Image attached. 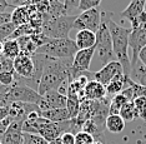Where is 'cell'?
Segmentation results:
<instances>
[{
	"mask_svg": "<svg viewBox=\"0 0 146 144\" xmlns=\"http://www.w3.org/2000/svg\"><path fill=\"white\" fill-rule=\"evenodd\" d=\"M18 26L14 25L13 23H6L4 25H0V42H6V40H9L11 38L13 33L16 30Z\"/></svg>",
	"mask_w": 146,
	"mask_h": 144,
	"instance_id": "26",
	"label": "cell"
},
{
	"mask_svg": "<svg viewBox=\"0 0 146 144\" xmlns=\"http://www.w3.org/2000/svg\"><path fill=\"white\" fill-rule=\"evenodd\" d=\"M139 60L146 66V46H144V48L141 49L140 54H139Z\"/></svg>",
	"mask_w": 146,
	"mask_h": 144,
	"instance_id": "40",
	"label": "cell"
},
{
	"mask_svg": "<svg viewBox=\"0 0 146 144\" xmlns=\"http://www.w3.org/2000/svg\"><path fill=\"white\" fill-rule=\"evenodd\" d=\"M3 55V42H0V56Z\"/></svg>",
	"mask_w": 146,
	"mask_h": 144,
	"instance_id": "42",
	"label": "cell"
},
{
	"mask_svg": "<svg viewBox=\"0 0 146 144\" xmlns=\"http://www.w3.org/2000/svg\"><path fill=\"white\" fill-rule=\"evenodd\" d=\"M129 78H130V76H125L124 74L116 75L115 78L105 86L106 88V94H109V95L120 94L122 90L126 89L129 86V82H127Z\"/></svg>",
	"mask_w": 146,
	"mask_h": 144,
	"instance_id": "17",
	"label": "cell"
},
{
	"mask_svg": "<svg viewBox=\"0 0 146 144\" xmlns=\"http://www.w3.org/2000/svg\"><path fill=\"white\" fill-rule=\"evenodd\" d=\"M9 3V5L13 6V8H19V6H24L28 4V0H6Z\"/></svg>",
	"mask_w": 146,
	"mask_h": 144,
	"instance_id": "38",
	"label": "cell"
},
{
	"mask_svg": "<svg viewBox=\"0 0 146 144\" xmlns=\"http://www.w3.org/2000/svg\"><path fill=\"white\" fill-rule=\"evenodd\" d=\"M141 25H146V10H145V11H142L141 14L136 18L135 23L131 25V29L139 28V26H141Z\"/></svg>",
	"mask_w": 146,
	"mask_h": 144,
	"instance_id": "35",
	"label": "cell"
},
{
	"mask_svg": "<svg viewBox=\"0 0 146 144\" xmlns=\"http://www.w3.org/2000/svg\"><path fill=\"white\" fill-rule=\"evenodd\" d=\"M72 62H74V58L54 59L46 56L44 72H42L40 84H39V94L42 96L50 90H58L66 83L70 84L74 79Z\"/></svg>",
	"mask_w": 146,
	"mask_h": 144,
	"instance_id": "1",
	"label": "cell"
},
{
	"mask_svg": "<svg viewBox=\"0 0 146 144\" xmlns=\"http://www.w3.org/2000/svg\"><path fill=\"white\" fill-rule=\"evenodd\" d=\"M19 54H20V46L16 39H9L3 43V55L5 58L14 60Z\"/></svg>",
	"mask_w": 146,
	"mask_h": 144,
	"instance_id": "22",
	"label": "cell"
},
{
	"mask_svg": "<svg viewBox=\"0 0 146 144\" xmlns=\"http://www.w3.org/2000/svg\"><path fill=\"white\" fill-rule=\"evenodd\" d=\"M105 128L112 134H119L125 129V120L119 114H109L105 122Z\"/></svg>",
	"mask_w": 146,
	"mask_h": 144,
	"instance_id": "21",
	"label": "cell"
},
{
	"mask_svg": "<svg viewBox=\"0 0 146 144\" xmlns=\"http://www.w3.org/2000/svg\"><path fill=\"white\" fill-rule=\"evenodd\" d=\"M29 16H30V8L29 5L15 8L11 13V23L16 26L24 24H29Z\"/></svg>",
	"mask_w": 146,
	"mask_h": 144,
	"instance_id": "19",
	"label": "cell"
},
{
	"mask_svg": "<svg viewBox=\"0 0 146 144\" xmlns=\"http://www.w3.org/2000/svg\"><path fill=\"white\" fill-rule=\"evenodd\" d=\"M130 79L132 82L137 83L146 88V66L142 64L140 60L131 65V73H130Z\"/></svg>",
	"mask_w": 146,
	"mask_h": 144,
	"instance_id": "20",
	"label": "cell"
},
{
	"mask_svg": "<svg viewBox=\"0 0 146 144\" xmlns=\"http://www.w3.org/2000/svg\"><path fill=\"white\" fill-rule=\"evenodd\" d=\"M9 89H10V86L0 85V106L1 108H8L11 104L9 100Z\"/></svg>",
	"mask_w": 146,
	"mask_h": 144,
	"instance_id": "33",
	"label": "cell"
},
{
	"mask_svg": "<svg viewBox=\"0 0 146 144\" xmlns=\"http://www.w3.org/2000/svg\"><path fill=\"white\" fill-rule=\"evenodd\" d=\"M15 83V72H4L0 73V85L11 86Z\"/></svg>",
	"mask_w": 146,
	"mask_h": 144,
	"instance_id": "30",
	"label": "cell"
},
{
	"mask_svg": "<svg viewBox=\"0 0 146 144\" xmlns=\"http://www.w3.org/2000/svg\"><path fill=\"white\" fill-rule=\"evenodd\" d=\"M75 19L76 15H64L54 19L44 16L41 33L50 39H66L69 38L71 29H74Z\"/></svg>",
	"mask_w": 146,
	"mask_h": 144,
	"instance_id": "5",
	"label": "cell"
},
{
	"mask_svg": "<svg viewBox=\"0 0 146 144\" xmlns=\"http://www.w3.org/2000/svg\"><path fill=\"white\" fill-rule=\"evenodd\" d=\"M10 124H11V119L9 118V117L0 122V142H1L3 137H4L5 132L8 130V128H9V125H10Z\"/></svg>",
	"mask_w": 146,
	"mask_h": 144,
	"instance_id": "34",
	"label": "cell"
},
{
	"mask_svg": "<svg viewBox=\"0 0 146 144\" xmlns=\"http://www.w3.org/2000/svg\"><path fill=\"white\" fill-rule=\"evenodd\" d=\"M13 65H14L15 74L20 78L29 79L31 78L33 73H34V62L33 58L25 54H19L16 58L13 60Z\"/></svg>",
	"mask_w": 146,
	"mask_h": 144,
	"instance_id": "12",
	"label": "cell"
},
{
	"mask_svg": "<svg viewBox=\"0 0 146 144\" xmlns=\"http://www.w3.org/2000/svg\"><path fill=\"white\" fill-rule=\"evenodd\" d=\"M75 144H94V137L89 133L80 130L75 134Z\"/></svg>",
	"mask_w": 146,
	"mask_h": 144,
	"instance_id": "31",
	"label": "cell"
},
{
	"mask_svg": "<svg viewBox=\"0 0 146 144\" xmlns=\"http://www.w3.org/2000/svg\"><path fill=\"white\" fill-rule=\"evenodd\" d=\"M66 103H68V96L62 95L58 90H50V92L45 93L39 103V109L41 112L50 109H61L66 108Z\"/></svg>",
	"mask_w": 146,
	"mask_h": 144,
	"instance_id": "9",
	"label": "cell"
},
{
	"mask_svg": "<svg viewBox=\"0 0 146 144\" xmlns=\"http://www.w3.org/2000/svg\"><path fill=\"white\" fill-rule=\"evenodd\" d=\"M61 144H75V134L72 133H65L60 138Z\"/></svg>",
	"mask_w": 146,
	"mask_h": 144,
	"instance_id": "37",
	"label": "cell"
},
{
	"mask_svg": "<svg viewBox=\"0 0 146 144\" xmlns=\"http://www.w3.org/2000/svg\"><path fill=\"white\" fill-rule=\"evenodd\" d=\"M8 115H9L8 108H1V106H0V122L4 120L5 118H8Z\"/></svg>",
	"mask_w": 146,
	"mask_h": 144,
	"instance_id": "41",
	"label": "cell"
},
{
	"mask_svg": "<svg viewBox=\"0 0 146 144\" xmlns=\"http://www.w3.org/2000/svg\"><path fill=\"white\" fill-rule=\"evenodd\" d=\"M119 115H120L121 118L125 120V123L126 122H132L135 118H137V113H136L134 102H127V103H126V104L121 108Z\"/></svg>",
	"mask_w": 146,
	"mask_h": 144,
	"instance_id": "24",
	"label": "cell"
},
{
	"mask_svg": "<svg viewBox=\"0 0 146 144\" xmlns=\"http://www.w3.org/2000/svg\"><path fill=\"white\" fill-rule=\"evenodd\" d=\"M79 3H80V0H64V5H65V9H66V11H68V14L71 10L78 9Z\"/></svg>",
	"mask_w": 146,
	"mask_h": 144,
	"instance_id": "36",
	"label": "cell"
},
{
	"mask_svg": "<svg viewBox=\"0 0 146 144\" xmlns=\"http://www.w3.org/2000/svg\"><path fill=\"white\" fill-rule=\"evenodd\" d=\"M10 21H11V13H3V14H0V25H4Z\"/></svg>",
	"mask_w": 146,
	"mask_h": 144,
	"instance_id": "39",
	"label": "cell"
},
{
	"mask_svg": "<svg viewBox=\"0 0 146 144\" xmlns=\"http://www.w3.org/2000/svg\"><path fill=\"white\" fill-rule=\"evenodd\" d=\"M134 105L137 113V118H141L146 122V98L145 96H139L134 100Z\"/></svg>",
	"mask_w": 146,
	"mask_h": 144,
	"instance_id": "27",
	"label": "cell"
},
{
	"mask_svg": "<svg viewBox=\"0 0 146 144\" xmlns=\"http://www.w3.org/2000/svg\"><path fill=\"white\" fill-rule=\"evenodd\" d=\"M40 115L42 117V118H45L46 120L52 122V123H60V122H65V120L71 119L70 114H69V112H68L66 108L45 110V112L40 113Z\"/></svg>",
	"mask_w": 146,
	"mask_h": 144,
	"instance_id": "18",
	"label": "cell"
},
{
	"mask_svg": "<svg viewBox=\"0 0 146 144\" xmlns=\"http://www.w3.org/2000/svg\"><path fill=\"white\" fill-rule=\"evenodd\" d=\"M78 46L75 44V40L70 38L66 39H48L42 46L36 49V54H42L49 58L54 59H66L74 58L78 52Z\"/></svg>",
	"mask_w": 146,
	"mask_h": 144,
	"instance_id": "4",
	"label": "cell"
},
{
	"mask_svg": "<svg viewBox=\"0 0 146 144\" xmlns=\"http://www.w3.org/2000/svg\"><path fill=\"white\" fill-rule=\"evenodd\" d=\"M106 98V88L96 80H90L84 89V100H101Z\"/></svg>",
	"mask_w": 146,
	"mask_h": 144,
	"instance_id": "14",
	"label": "cell"
},
{
	"mask_svg": "<svg viewBox=\"0 0 146 144\" xmlns=\"http://www.w3.org/2000/svg\"><path fill=\"white\" fill-rule=\"evenodd\" d=\"M145 5H146V0H131L130 4L120 13V16L127 19L130 21V24L132 25L135 23L136 18L142 11H145Z\"/></svg>",
	"mask_w": 146,
	"mask_h": 144,
	"instance_id": "15",
	"label": "cell"
},
{
	"mask_svg": "<svg viewBox=\"0 0 146 144\" xmlns=\"http://www.w3.org/2000/svg\"><path fill=\"white\" fill-rule=\"evenodd\" d=\"M101 24V11L98 8L90 9L80 13L74 21V29L76 30H90L96 33Z\"/></svg>",
	"mask_w": 146,
	"mask_h": 144,
	"instance_id": "7",
	"label": "cell"
},
{
	"mask_svg": "<svg viewBox=\"0 0 146 144\" xmlns=\"http://www.w3.org/2000/svg\"><path fill=\"white\" fill-rule=\"evenodd\" d=\"M80 100L79 99H69L66 103V109H68L69 114H70L71 119H76V117L79 115V110H80Z\"/></svg>",
	"mask_w": 146,
	"mask_h": 144,
	"instance_id": "28",
	"label": "cell"
},
{
	"mask_svg": "<svg viewBox=\"0 0 146 144\" xmlns=\"http://www.w3.org/2000/svg\"><path fill=\"white\" fill-rule=\"evenodd\" d=\"M42 96L36 90L29 88L26 85L13 84L9 89V100L10 103L19 102V103H28V104H36L39 105Z\"/></svg>",
	"mask_w": 146,
	"mask_h": 144,
	"instance_id": "6",
	"label": "cell"
},
{
	"mask_svg": "<svg viewBox=\"0 0 146 144\" xmlns=\"http://www.w3.org/2000/svg\"><path fill=\"white\" fill-rule=\"evenodd\" d=\"M100 3H101V0H80L78 9L81 13L86 11V10H90V9H96L100 5Z\"/></svg>",
	"mask_w": 146,
	"mask_h": 144,
	"instance_id": "32",
	"label": "cell"
},
{
	"mask_svg": "<svg viewBox=\"0 0 146 144\" xmlns=\"http://www.w3.org/2000/svg\"><path fill=\"white\" fill-rule=\"evenodd\" d=\"M119 74H124V70H122V66H121L120 63H119L117 60H114V62H110L105 66H102L100 70L95 72L94 79L96 82L101 83L102 85L106 86L116 75H119Z\"/></svg>",
	"mask_w": 146,
	"mask_h": 144,
	"instance_id": "10",
	"label": "cell"
},
{
	"mask_svg": "<svg viewBox=\"0 0 146 144\" xmlns=\"http://www.w3.org/2000/svg\"><path fill=\"white\" fill-rule=\"evenodd\" d=\"M144 46H146V25L131 29L130 36H129V48L132 52L131 65L139 60V54Z\"/></svg>",
	"mask_w": 146,
	"mask_h": 144,
	"instance_id": "8",
	"label": "cell"
},
{
	"mask_svg": "<svg viewBox=\"0 0 146 144\" xmlns=\"http://www.w3.org/2000/svg\"><path fill=\"white\" fill-rule=\"evenodd\" d=\"M114 15L110 11H102L101 13V24L100 28L96 31V44H95V53L92 58L91 65H94L96 70H100L102 66H105L108 63L114 62V49H112V40L111 35L108 28V20ZM94 72V73H95Z\"/></svg>",
	"mask_w": 146,
	"mask_h": 144,
	"instance_id": "2",
	"label": "cell"
},
{
	"mask_svg": "<svg viewBox=\"0 0 146 144\" xmlns=\"http://www.w3.org/2000/svg\"><path fill=\"white\" fill-rule=\"evenodd\" d=\"M23 123L24 120H14L9 125L1 139V144H23Z\"/></svg>",
	"mask_w": 146,
	"mask_h": 144,
	"instance_id": "13",
	"label": "cell"
},
{
	"mask_svg": "<svg viewBox=\"0 0 146 144\" xmlns=\"http://www.w3.org/2000/svg\"><path fill=\"white\" fill-rule=\"evenodd\" d=\"M126 103H127V100L122 94H116L114 95V98L111 99L110 102V108H109V113L110 114H119L120 113L121 108L124 106Z\"/></svg>",
	"mask_w": 146,
	"mask_h": 144,
	"instance_id": "25",
	"label": "cell"
},
{
	"mask_svg": "<svg viewBox=\"0 0 146 144\" xmlns=\"http://www.w3.org/2000/svg\"><path fill=\"white\" fill-rule=\"evenodd\" d=\"M23 144H49V143L40 135L23 133Z\"/></svg>",
	"mask_w": 146,
	"mask_h": 144,
	"instance_id": "29",
	"label": "cell"
},
{
	"mask_svg": "<svg viewBox=\"0 0 146 144\" xmlns=\"http://www.w3.org/2000/svg\"><path fill=\"white\" fill-rule=\"evenodd\" d=\"M0 144H1V143H0Z\"/></svg>",
	"mask_w": 146,
	"mask_h": 144,
	"instance_id": "43",
	"label": "cell"
},
{
	"mask_svg": "<svg viewBox=\"0 0 146 144\" xmlns=\"http://www.w3.org/2000/svg\"><path fill=\"white\" fill-rule=\"evenodd\" d=\"M108 28L111 35L112 40V49H114L115 59L122 66L125 76H130L131 73V59L129 58V36H130L131 29H127L125 26L115 23L112 20V16L108 20Z\"/></svg>",
	"mask_w": 146,
	"mask_h": 144,
	"instance_id": "3",
	"label": "cell"
},
{
	"mask_svg": "<svg viewBox=\"0 0 146 144\" xmlns=\"http://www.w3.org/2000/svg\"><path fill=\"white\" fill-rule=\"evenodd\" d=\"M16 40H18V44H19V46H20V53H21V54L33 56L36 53L38 46H36L35 43L33 42V39H31L30 35L21 36V38L16 39Z\"/></svg>",
	"mask_w": 146,
	"mask_h": 144,
	"instance_id": "23",
	"label": "cell"
},
{
	"mask_svg": "<svg viewBox=\"0 0 146 144\" xmlns=\"http://www.w3.org/2000/svg\"><path fill=\"white\" fill-rule=\"evenodd\" d=\"M75 44L79 50L94 48L96 44V33L90 30H79L75 38Z\"/></svg>",
	"mask_w": 146,
	"mask_h": 144,
	"instance_id": "16",
	"label": "cell"
},
{
	"mask_svg": "<svg viewBox=\"0 0 146 144\" xmlns=\"http://www.w3.org/2000/svg\"><path fill=\"white\" fill-rule=\"evenodd\" d=\"M94 53H95V46L90 49H82V50H78L76 52V54L74 55V62H72L74 79L78 73L89 72L90 70L91 62H92V58H94Z\"/></svg>",
	"mask_w": 146,
	"mask_h": 144,
	"instance_id": "11",
	"label": "cell"
}]
</instances>
